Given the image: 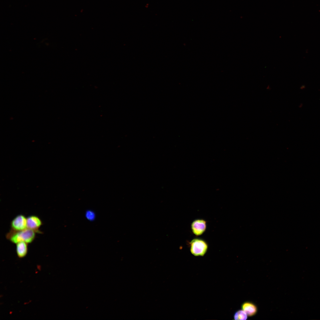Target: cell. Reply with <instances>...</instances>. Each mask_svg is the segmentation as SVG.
<instances>
[{
	"instance_id": "obj_9",
	"label": "cell",
	"mask_w": 320,
	"mask_h": 320,
	"mask_svg": "<svg viewBox=\"0 0 320 320\" xmlns=\"http://www.w3.org/2000/svg\"><path fill=\"white\" fill-rule=\"evenodd\" d=\"M86 217L89 221L94 220L95 218V215L94 212L91 210L87 211L85 213Z\"/></svg>"
},
{
	"instance_id": "obj_7",
	"label": "cell",
	"mask_w": 320,
	"mask_h": 320,
	"mask_svg": "<svg viewBox=\"0 0 320 320\" xmlns=\"http://www.w3.org/2000/svg\"><path fill=\"white\" fill-rule=\"evenodd\" d=\"M242 310L244 311L247 315L252 316L255 315L257 312V309L256 305L250 302H246L241 306Z\"/></svg>"
},
{
	"instance_id": "obj_1",
	"label": "cell",
	"mask_w": 320,
	"mask_h": 320,
	"mask_svg": "<svg viewBox=\"0 0 320 320\" xmlns=\"http://www.w3.org/2000/svg\"><path fill=\"white\" fill-rule=\"evenodd\" d=\"M36 233L35 231L28 228L20 231L10 230L6 234V237L7 239L13 244H16L21 241L29 244L34 241Z\"/></svg>"
},
{
	"instance_id": "obj_5",
	"label": "cell",
	"mask_w": 320,
	"mask_h": 320,
	"mask_svg": "<svg viewBox=\"0 0 320 320\" xmlns=\"http://www.w3.org/2000/svg\"><path fill=\"white\" fill-rule=\"evenodd\" d=\"M42 224L41 219L37 215H32L27 217V228L32 230L36 233L41 232L39 228Z\"/></svg>"
},
{
	"instance_id": "obj_3",
	"label": "cell",
	"mask_w": 320,
	"mask_h": 320,
	"mask_svg": "<svg viewBox=\"0 0 320 320\" xmlns=\"http://www.w3.org/2000/svg\"><path fill=\"white\" fill-rule=\"evenodd\" d=\"M27 217L23 214L16 216L10 223V230L15 231H20L27 228Z\"/></svg>"
},
{
	"instance_id": "obj_2",
	"label": "cell",
	"mask_w": 320,
	"mask_h": 320,
	"mask_svg": "<svg viewBox=\"0 0 320 320\" xmlns=\"http://www.w3.org/2000/svg\"><path fill=\"white\" fill-rule=\"evenodd\" d=\"M190 250L195 256H203L207 250L208 246L204 240L199 238L193 239L189 243Z\"/></svg>"
},
{
	"instance_id": "obj_8",
	"label": "cell",
	"mask_w": 320,
	"mask_h": 320,
	"mask_svg": "<svg viewBox=\"0 0 320 320\" xmlns=\"http://www.w3.org/2000/svg\"><path fill=\"white\" fill-rule=\"evenodd\" d=\"M247 316L243 310H240L235 313L234 318L235 320H246L247 319Z\"/></svg>"
},
{
	"instance_id": "obj_4",
	"label": "cell",
	"mask_w": 320,
	"mask_h": 320,
	"mask_svg": "<svg viewBox=\"0 0 320 320\" xmlns=\"http://www.w3.org/2000/svg\"><path fill=\"white\" fill-rule=\"evenodd\" d=\"M191 228L193 233L195 235L197 236H200L206 231V221L202 219L195 220L192 223Z\"/></svg>"
},
{
	"instance_id": "obj_6",
	"label": "cell",
	"mask_w": 320,
	"mask_h": 320,
	"mask_svg": "<svg viewBox=\"0 0 320 320\" xmlns=\"http://www.w3.org/2000/svg\"><path fill=\"white\" fill-rule=\"evenodd\" d=\"M28 244L24 241H21L16 244V253L19 258H22L26 256L28 252Z\"/></svg>"
}]
</instances>
